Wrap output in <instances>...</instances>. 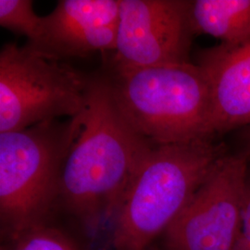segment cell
<instances>
[{"label":"cell","instance_id":"1","mask_svg":"<svg viewBox=\"0 0 250 250\" xmlns=\"http://www.w3.org/2000/svg\"><path fill=\"white\" fill-rule=\"evenodd\" d=\"M154 146L119 112L108 76L88 77L80 130L63 162L57 202L91 229L99 228L115 218Z\"/></svg>","mask_w":250,"mask_h":250},{"label":"cell","instance_id":"2","mask_svg":"<svg viewBox=\"0 0 250 250\" xmlns=\"http://www.w3.org/2000/svg\"><path fill=\"white\" fill-rule=\"evenodd\" d=\"M228 148L216 138L155 145L120 206L113 250H147L170 227Z\"/></svg>","mask_w":250,"mask_h":250},{"label":"cell","instance_id":"3","mask_svg":"<svg viewBox=\"0 0 250 250\" xmlns=\"http://www.w3.org/2000/svg\"><path fill=\"white\" fill-rule=\"evenodd\" d=\"M108 78L119 112L152 144L216 138L210 129V83L197 64L112 71Z\"/></svg>","mask_w":250,"mask_h":250},{"label":"cell","instance_id":"4","mask_svg":"<svg viewBox=\"0 0 250 250\" xmlns=\"http://www.w3.org/2000/svg\"><path fill=\"white\" fill-rule=\"evenodd\" d=\"M81 113L0 134V218L9 238L45 222L57 204L63 162L80 130Z\"/></svg>","mask_w":250,"mask_h":250},{"label":"cell","instance_id":"5","mask_svg":"<svg viewBox=\"0 0 250 250\" xmlns=\"http://www.w3.org/2000/svg\"><path fill=\"white\" fill-rule=\"evenodd\" d=\"M88 77L28 45L0 52V134L79 115Z\"/></svg>","mask_w":250,"mask_h":250},{"label":"cell","instance_id":"6","mask_svg":"<svg viewBox=\"0 0 250 250\" xmlns=\"http://www.w3.org/2000/svg\"><path fill=\"white\" fill-rule=\"evenodd\" d=\"M249 157L229 153L162 234L164 250H233Z\"/></svg>","mask_w":250,"mask_h":250},{"label":"cell","instance_id":"7","mask_svg":"<svg viewBox=\"0 0 250 250\" xmlns=\"http://www.w3.org/2000/svg\"><path fill=\"white\" fill-rule=\"evenodd\" d=\"M190 3L120 0L112 71L189 62Z\"/></svg>","mask_w":250,"mask_h":250},{"label":"cell","instance_id":"8","mask_svg":"<svg viewBox=\"0 0 250 250\" xmlns=\"http://www.w3.org/2000/svg\"><path fill=\"white\" fill-rule=\"evenodd\" d=\"M119 15L120 0H60L43 17L39 39L27 45L60 62L114 51Z\"/></svg>","mask_w":250,"mask_h":250},{"label":"cell","instance_id":"9","mask_svg":"<svg viewBox=\"0 0 250 250\" xmlns=\"http://www.w3.org/2000/svg\"><path fill=\"white\" fill-rule=\"evenodd\" d=\"M197 65L211 89V134L217 137L250 125V45L201 50Z\"/></svg>","mask_w":250,"mask_h":250},{"label":"cell","instance_id":"10","mask_svg":"<svg viewBox=\"0 0 250 250\" xmlns=\"http://www.w3.org/2000/svg\"><path fill=\"white\" fill-rule=\"evenodd\" d=\"M189 23L193 35L213 36L225 46L250 45V0L191 1Z\"/></svg>","mask_w":250,"mask_h":250},{"label":"cell","instance_id":"11","mask_svg":"<svg viewBox=\"0 0 250 250\" xmlns=\"http://www.w3.org/2000/svg\"><path fill=\"white\" fill-rule=\"evenodd\" d=\"M4 250H80V249L68 235L42 222L9 237V244Z\"/></svg>","mask_w":250,"mask_h":250},{"label":"cell","instance_id":"12","mask_svg":"<svg viewBox=\"0 0 250 250\" xmlns=\"http://www.w3.org/2000/svg\"><path fill=\"white\" fill-rule=\"evenodd\" d=\"M0 24L26 36L28 44H34L41 36L43 17L35 12L31 0H0Z\"/></svg>","mask_w":250,"mask_h":250},{"label":"cell","instance_id":"13","mask_svg":"<svg viewBox=\"0 0 250 250\" xmlns=\"http://www.w3.org/2000/svg\"><path fill=\"white\" fill-rule=\"evenodd\" d=\"M233 250H250V157L244 183L239 234Z\"/></svg>","mask_w":250,"mask_h":250},{"label":"cell","instance_id":"14","mask_svg":"<svg viewBox=\"0 0 250 250\" xmlns=\"http://www.w3.org/2000/svg\"><path fill=\"white\" fill-rule=\"evenodd\" d=\"M238 141L240 143L241 149L238 152L250 157V125L238 130Z\"/></svg>","mask_w":250,"mask_h":250},{"label":"cell","instance_id":"15","mask_svg":"<svg viewBox=\"0 0 250 250\" xmlns=\"http://www.w3.org/2000/svg\"><path fill=\"white\" fill-rule=\"evenodd\" d=\"M156 250V249H154V248H152V246L151 247H150V248H149V249H148V250Z\"/></svg>","mask_w":250,"mask_h":250}]
</instances>
